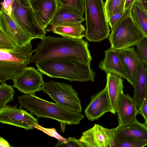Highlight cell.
<instances>
[{
  "label": "cell",
  "mask_w": 147,
  "mask_h": 147,
  "mask_svg": "<svg viewBox=\"0 0 147 147\" xmlns=\"http://www.w3.org/2000/svg\"><path fill=\"white\" fill-rule=\"evenodd\" d=\"M37 45L30 62L52 59H67L90 66L92 60L88 42L82 39L45 36Z\"/></svg>",
  "instance_id": "cell-1"
},
{
  "label": "cell",
  "mask_w": 147,
  "mask_h": 147,
  "mask_svg": "<svg viewBox=\"0 0 147 147\" xmlns=\"http://www.w3.org/2000/svg\"><path fill=\"white\" fill-rule=\"evenodd\" d=\"M19 107L24 108L38 118H48L55 120L61 124V131H65L66 125H77L84 116L69 109L57 103L40 98L35 94H27L18 96Z\"/></svg>",
  "instance_id": "cell-2"
},
{
  "label": "cell",
  "mask_w": 147,
  "mask_h": 147,
  "mask_svg": "<svg viewBox=\"0 0 147 147\" xmlns=\"http://www.w3.org/2000/svg\"><path fill=\"white\" fill-rule=\"evenodd\" d=\"M35 64L39 71L51 78L84 82H93L96 76L90 66L74 60L52 59Z\"/></svg>",
  "instance_id": "cell-3"
},
{
  "label": "cell",
  "mask_w": 147,
  "mask_h": 147,
  "mask_svg": "<svg viewBox=\"0 0 147 147\" xmlns=\"http://www.w3.org/2000/svg\"><path fill=\"white\" fill-rule=\"evenodd\" d=\"M131 8L124 11L111 30L109 40L110 48L119 51L136 46L144 37L132 17Z\"/></svg>",
  "instance_id": "cell-4"
},
{
  "label": "cell",
  "mask_w": 147,
  "mask_h": 147,
  "mask_svg": "<svg viewBox=\"0 0 147 147\" xmlns=\"http://www.w3.org/2000/svg\"><path fill=\"white\" fill-rule=\"evenodd\" d=\"M84 5L87 40L99 42L108 38L110 30L103 0H84Z\"/></svg>",
  "instance_id": "cell-5"
},
{
  "label": "cell",
  "mask_w": 147,
  "mask_h": 147,
  "mask_svg": "<svg viewBox=\"0 0 147 147\" xmlns=\"http://www.w3.org/2000/svg\"><path fill=\"white\" fill-rule=\"evenodd\" d=\"M32 50L29 43L21 48L7 49L0 48V82H5L14 77L27 67L30 62Z\"/></svg>",
  "instance_id": "cell-6"
},
{
  "label": "cell",
  "mask_w": 147,
  "mask_h": 147,
  "mask_svg": "<svg viewBox=\"0 0 147 147\" xmlns=\"http://www.w3.org/2000/svg\"><path fill=\"white\" fill-rule=\"evenodd\" d=\"M42 90L55 102L70 110L81 113L80 100L71 85L51 81L44 82Z\"/></svg>",
  "instance_id": "cell-7"
},
{
  "label": "cell",
  "mask_w": 147,
  "mask_h": 147,
  "mask_svg": "<svg viewBox=\"0 0 147 147\" xmlns=\"http://www.w3.org/2000/svg\"><path fill=\"white\" fill-rule=\"evenodd\" d=\"M11 16L34 39L45 36L46 30L37 21L29 0H17Z\"/></svg>",
  "instance_id": "cell-8"
},
{
  "label": "cell",
  "mask_w": 147,
  "mask_h": 147,
  "mask_svg": "<svg viewBox=\"0 0 147 147\" xmlns=\"http://www.w3.org/2000/svg\"><path fill=\"white\" fill-rule=\"evenodd\" d=\"M0 122L22 128L27 130L33 129L38 120L17 105H6L0 109Z\"/></svg>",
  "instance_id": "cell-9"
},
{
  "label": "cell",
  "mask_w": 147,
  "mask_h": 147,
  "mask_svg": "<svg viewBox=\"0 0 147 147\" xmlns=\"http://www.w3.org/2000/svg\"><path fill=\"white\" fill-rule=\"evenodd\" d=\"M12 80V87L25 94H35L36 92L42 90L44 83L42 74L31 67L24 69Z\"/></svg>",
  "instance_id": "cell-10"
},
{
  "label": "cell",
  "mask_w": 147,
  "mask_h": 147,
  "mask_svg": "<svg viewBox=\"0 0 147 147\" xmlns=\"http://www.w3.org/2000/svg\"><path fill=\"white\" fill-rule=\"evenodd\" d=\"M116 129L95 124L84 131L79 140L85 147H113Z\"/></svg>",
  "instance_id": "cell-11"
},
{
  "label": "cell",
  "mask_w": 147,
  "mask_h": 147,
  "mask_svg": "<svg viewBox=\"0 0 147 147\" xmlns=\"http://www.w3.org/2000/svg\"><path fill=\"white\" fill-rule=\"evenodd\" d=\"M0 29L10 38L17 48L25 47L34 39L11 15L1 9L0 13Z\"/></svg>",
  "instance_id": "cell-12"
},
{
  "label": "cell",
  "mask_w": 147,
  "mask_h": 147,
  "mask_svg": "<svg viewBox=\"0 0 147 147\" xmlns=\"http://www.w3.org/2000/svg\"><path fill=\"white\" fill-rule=\"evenodd\" d=\"M111 111L107 84L105 88L91 97L90 101L85 110V115L90 121L98 119L104 114Z\"/></svg>",
  "instance_id": "cell-13"
},
{
  "label": "cell",
  "mask_w": 147,
  "mask_h": 147,
  "mask_svg": "<svg viewBox=\"0 0 147 147\" xmlns=\"http://www.w3.org/2000/svg\"><path fill=\"white\" fill-rule=\"evenodd\" d=\"M38 24L46 30L49 25L59 5L57 0H29Z\"/></svg>",
  "instance_id": "cell-14"
},
{
  "label": "cell",
  "mask_w": 147,
  "mask_h": 147,
  "mask_svg": "<svg viewBox=\"0 0 147 147\" xmlns=\"http://www.w3.org/2000/svg\"><path fill=\"white\" fill-rule=\"evenodd\" d=\"M105 54L104 59L100 61L98 64L100 68L106 74H113L127 80L126 72L118 51L110 48L105 51Z\"/></svg>",
  "instance_id": "cell-15"
},
{
  "label": "cell",
  "mask_w": 147,
  "mask_h": 147,
  "mask_svg": "<svg viewBox=\"0 0 147 147\" xmlns=\"http://www.w3.org/2000/svg\"><path fill=\"white\" fill-rule=\"evenodd\" d=\"M137 108L133 98L129 94L123 93L120 98L116 111L118 126L124 125L136 120L138 114Z\"/></svg>",
  "instance_id": "cell-16"
},
{
  "label": "cell",
  "mask_w": 147,
  "mask_h": 147,
  "mask_svg": "<svg viewBox=\"0 0 147 147\" xmlns=\"http://www.w3.org/2000/svg\"><path fill=\"white\" fill-rule=\"evenodd\" d=\"M119 54L125 68L127 81L134 86L137 71L139 58L134 47L118 51Z\"/></svg>",
  "instance_id": "cell-17"
},
{
  "label": "cell",
  "mask_w": 147,
  "mask_h": 147,
  "mask_svg": "<svg viewBox=\"0 0 147 147\" xmlns=\"http://www.w3.org/2000/svg\"><path fill=\"white\" fill-rule=\"evenodd\" d=\"M107 74L106 84L111 102V112L115 114L116 113L120 98L123 94V80L122 78L116 75L111 73Z\"/></svg>",
  "instance_id": "cell-18"
},
{
  "label": "cell",
  "mask_w": 147,
  "mask_h": 147,
  "mask_svg": "<svg viewBox=\"0 0 147 147\" xmlns=\"http://www.w3.org/2000/svg\"><path fill=\"white\" fill-rule=\"evenodd\" d=\"M116 128V134L126 138L147 141V126L136 119L135 121Z\"/></svg>",
  "instance_id": "cell-19"
},
{
  "label": "cell",
  "mask_w": 147,
  "mask_h": 147,
  "mask_svg": "<svg viewBox=\"0 0 147 147\" xmlns=\"http://www.w3.org/2000/svg\"><path fill=\"white\" fill-rule=\"evenodd\" d=\"M85 20V18L75 9L60 5L50 25L54 26L69 23H81Z\"/></svg>",
  "instance_id": "cell-20"
},
{
  "label": "cell",
  "mask_w": 147,
  "mask_h": 147,
  "mask_svg": "<svg viewBox=\"0 0 147 147\" xmlns=\"http://www.w3.org/2000/svg\"><path fill=\"white\" fill-rule=\"evenodd\" d=\"M133 100L137 108H140L147 88V68L139 59L135 83Z\"/></svg>",
  "instance_id": "cell-21"
},
{
  "label": "cell",
  "mask_w": 147,
  "mask_h": 147,
  "mask_svg": "<svg viewBox=\"0 0 147 147\" xmlns=\"http://www.w3.org/2000/svg\"><path fill=\"white\" fill-rule=\"evenodd\" d=\"M46 31L52 32L63 37L82 39L85 36L86 30L81 23H71L51 26Z\"/></svg>",
  "instance_id": "cell-22"
},
{
  "label": "cell",
  "mask_w": 147,
  "mask_h": 147,
  "mask_svg": "<svg viewBox=\"0 0 147 147\" xmlns=\"http://www.w3.org/2000/svg\"><path fill=\"white\" fill-rule=\"evenodd\" d=\"M131 12L134 20L144 37L147 38V13L136 0L132 7Z\"/></svg>",
  "instance_id": "cell-23"
},
{
  "label": "cell",
  "mask_w": 147,
  "mask_h": 147,
  "mask_svg": "<svg viewBox=\"0 0 147 147\" xmlns=\"http://www.w3.org/2000/svg\"><path fill=\"white\" fill-rule=\"evenodd\" d=\"M126 0H106L105 4V10L108 22L114 14L124 11Z\"/></svg>",
  "instance_id": "cell-24"
},
{
  "label": "cell",
  "mask_w": 147,
  "mask_h": 147,
  "mask_svg": "<svg viewBox=\"0 0 147 147\" xmlns=\"http://www.w3.org/2000/svg\"><path fill=\"white\" fill-rule=\"evenodd\" d=\"M147 145V141L121 137L116 134L113 147H142Z\"/></svg>",
  "instance_id": "cell-25"
},
{
  "label": "cell",
  "mask_w": 147,
  "mask_h": 147,
  "mask_svg": "<svg viewBox=\"0 0 147 147\" xmlns=\"http://www.w3.org/2000/svg\"><path fill=\"white\" fill-rule=\"evenodd\" d=\"M15 92L13 87L7 85L5 82L1 83L0 86V109L5 106L9 102L13 101Z\"/></svg>",
  "instance_id": "cell-26"
},
{
  "label": "cell",
  "mask_w": 147,
  "mask_h": 147,
  "mask_svg": "<svg viewBox=\"0 0 147 147\" xmlns=\"http://www.w3.org/2000/svg\"><path fill=\"white\" fill-rule=\"evenodd\" d=\"M136 47V52L138 58L147 68V38L144 37Z\"/></svg>",
  "instance_id": "cell-27"
},
{
  "label": "cell",
  "mask_w": 147,
  "mask_h": 147,
  "mask_svg": "<svg viewBox=\"0 0 147 147\" xmlns=\"http://www.w3.org/2000/svg\"><path fill=\"white\" fill-rule=\"evenodd\" d=\"M60 5L71 7L77 10L82 15L85 12L84 0H57Z\"/></svg>",
  "instance_id": "cell-28"
},
{
  "label": "cell",
  "mask_w": 147,
  "mask_h": 147,
  "mask_svg": "<svg viewBox=\"0 0 147 147\" xmlns=\"http://www.w3.org/2000/svg\"><path fill=\"white\" fill-rule=\"evenodd\" d=\"M0 48L7 49L17 48L16 45L10 38L0 29Z\"/></svg>",
  "instance_id": "cell-29"
},
{
  "label": "cell",
  "mask_w": 147,
  "mask_h": 147,
  "mask_svg": "<svg viewBox=\"0 0 147 147\" xmlns=\"http://www.w3.org/2000/svg\"><path fill=\"white\" fill-rule=\"evenodd\" d=\"M34 128L39 129L48 135L54 137L57 139L59 141L63 142L66 141L67 139L65 138L57 132L56 129L54 128H47L44 127L36 123L35 124Z\"/></svg>",
  "instance_id": "cell-30"
},
{
  "label": "cell",
  "mask_w": 147,
  "mask_h": 147,
  "mask_svg": "<svg viewBox=\"0 0 147 147\" xmlns=\"http://www.w3.org/2000/svg\"><path fill=\"white\" fill-rule=\"evenodd\" d=\"M67 141L60 142L58 141L55 147H85L79 139L75 137H69Z\"/></svg>",
  "instance_id": "cell-31"
},
{
  "label": "cell",
  "mask_w": 147,
  "mask_h": 147,
  "mask_svg": "<svg viewBox=\"0 0 147 147\" xmlns=\"http://www.w3.org/2000/svg\"><path fill=\"white\" fill-rule=\"evenodd\" d=\"M138 114L143 117L145 122H147V88L144 96L141 107L138 109Z\"/></svg>",
  "instance_id": "cell-32"
},
{
  "label": "cell",
  "mask_w": 147,
  "mask_h": 147,
  "mask_svg": "<svg viewBox=\"0 0 147 147\" xmlns=\"http://www.w3.org/2000/svg\"><path fill=\"white\" fill-rule=\"evenodd\" d=\"M17 0H3L1 3V9L5 11L11 16L12 10L14 8Z\"/></svg>",
  "instance_id": "cell-33"
},
{
  "label": "cell",
  "mask_w": 147,
  "mask_h": 147,
  "mask_svg": "<svg viewBox=\"0 0 147 147\" xmlns=\"http://www.w3.org/2000/svg\"><path fill=\"white\" fill-rule=\"evenodd\" d=\"M124 12L122 11L113 15L109 19L108 21L111 30L113 29L116 23L121 17Z\"/></svg>",
  "instance_id": "cell-34"
},
{
  "label": "cell",
  "mask_w": 147,
  "mask_h": 147,
  "mask_svg": "<svg viewBox=\"0 0 147 147\" xmlns=\"http://www.w3.org/2000/svg\"><path fill=\"white\" fill-rule=\"evenodd\" d=\"M136 0H126L124 11L128 8L132 7Z\"/></svg>",
  "instance_id": "cell-35"
},
{
  "label": "cell",
  "mask_w": 147,
  "mask_h": 147,
  "mask_svg": "<svg viewBox=\"0 0 147 147\" xmlns=\"http://www.w3.org/2000/svg\"><path fill=\"white\" fill-rule=\"evenodd\" d=\"M0 146L1 147H11L8 142L1 137H0Z\"/></svg>",
  "instance_id": "cell-36"
},
{
  "label": "cell",
  "mask_w": 147,
  "mask_h": 147,
  "mask_svg": "<svg viewBox=\"0 0 147 147\" xmlns=\"http://www.w3.org/2000/svg\"><path fill=\"white\" fill-rule=\"evenodd\" d=\"M141 6L147 13V2H139Z\"/></svg>",
  "instance_id": "cell-37"
},
{
  "label": "cell",
  "mask_w": 147,
  "mask_h": 147,
  "mask_svg": "<svg viewBox=\"0 0 147 147\" xmlns=\"http://www.w3.org/2000/svg\"><path fill=\"white\" fill-rule=\"evenodd\" d=\"M138 2H147V0H136Z\"/></svg>",
  "instance_id": "cell-38"
},
{
  "label": "cell",
  "mask_w": 147,
  "mask_h": 147,
  "mask_svg": "<svg viewBox=\"0 0 147 147\" xmlns=\"http://www.w3.org/2000/svg\"><path fill=\"white\" fill-rule=\"evenodd\" d=\"M145 123L146 124V126H147V122H145Z\"/></svg>",
  "instance_id": "cell-39"
}]
</instances>
